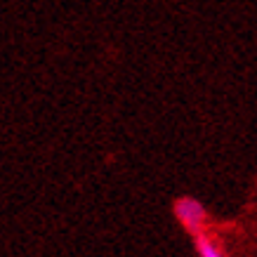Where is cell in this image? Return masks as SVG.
Here are the masks:
<instances>
[{
    "label": "cell",
    "instance_id": "6da1fadb",
    "mask_svg": "<svg viewBox=\"0 0 257 257\" xmlns=\"http://www.w3.org/2000/svg\"><path fill=\"white\" fill-rule=\"evenodd\" d=\"M172 210H175V217L179 219V224L184 226L191 236L198 234V231H203L205 219H208V212H205V208H203L201 201H196V198H191V196H182V198L175 201Z\"/></svg>",
    "mask_w": 257,
    "mask_h": 257
},
{
    "label": "cell",
    "instance_id": "7a4b0ae2",
    "mask_svg": "<svg viewBox=\"0 0 257 257\" xmlns=\"http://www.w3.org/2000/svg\"><path fill=\"white\" fill-rule=\"evenodd\" d=\"M194 245H196V250H198V255H201V257H224L222 252H219L217 245L208 238V234H205V231L194 234Z\"/></svg>",
    "mask_w": 257,
    "mask_h": 257
}]
</instances>
